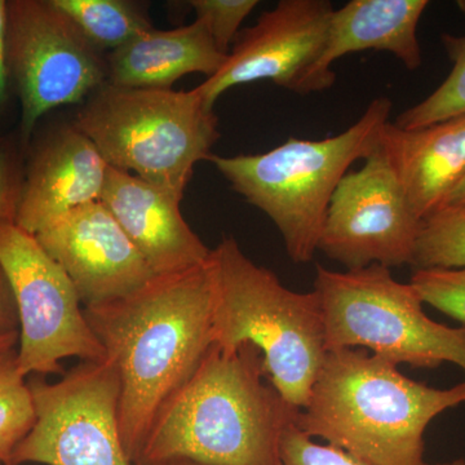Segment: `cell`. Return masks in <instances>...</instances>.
<instances>
[{
	"mask_svg": "<svg viewBox=\"0 0 465 465\" xmlns=\"http://www.w3.org/2000/svg\"><path fill=\"white\" fill-rule=\"evenodd\" d=\"M84 316L121 381L119 432L136 465L155 418L213 347L210 266L154 275L124 298L87 305Z\"/></svg>",
	"mask_w": 465,
	"mask_h": 465,
	"instance_id": "obj_1",
	"label": "cell"
},
{
	"mask_svg": "<svg viewBox=\"0 0 465 465\" xmlns=\"http://www.w3.org/2000/svg\"><path fill=\"white\" fill-rule=\"evenodd\" d=\"M299 411L269 381L255 345H213L162 407L136 465H282L281 440Z\"/></svg>",
	"mask_w": 465,
	"mask_h": 465,
	"instance_id": "obj_2",
	"label": "cell"
},
{
	"mask_svg": "<svg viewBox=\"0 0 465 465\" xmlns=\"http://www.w3.org/2000/svg\"><path fill=\"white\" fill-rule=\"evenodd\" d=\"M464 402L465 381L449 390L428 387L384 358L339 349L327 351L296 425L369 465H430L428 425Z\"/></svg>",
	"mask_w": 465,
	"mask_h": 465,
	"instance_id": "obj_3",
	"label": "cell"
},
{
	"mask_svg": "<svg viewBox=\"0 0 465 465\" xmlns=\"http://www.w3.org/2000/svg\"><path fill=\"white\" fill-rule=\"evenodd\" d=\"M213 345H255L269 381L299 410L307 406L326 358L322 308L316 291L300 293L244 255L232 238L211 250Z\"/></svg>",
	"mask_w": 465,
	"mask_h": 465,
	"instance_id": "obj_4",
	"label": "cell"
},
{
	"mask_svg": "<svg viewBox=\"0 0 465 465\" xmlns=\"http://www.w3.org/2000/svg\"><path fill=\"white\" fill-rule=\"evenodd\" d=\"M393 104L376 97L356 124L321 140L290 137L282 145L253 155H211L232 191L265 213L282 235L296 264L313 259L333 193L349 168L378 149Z\"/></svg>",
	"mask_w": 465,
	"mask_h": 465,
	"instance_id": "obj_5",
	"label": "cell"
},
{
	"mask_svg": "<svg viewBox=\"0 0 465 465\" xmlns=\"http://www.w3.org/2000/svg\"><path fill=\"white\" fill-rule=\"evenodd\" d=\"M74 125L110 167L134 173L182 202L198 162L220 139L213 109L192 91L118 87L91 94Z\"/></svg>",
	"mask_w": 465,
	"mask_h": 465,
	"instance_id": "obj_6",
	"label": "cell"
},
{
	"mask_svg": "<svg viewBox=\"0 0 465 465\" xmlns=\"http://www.w3.org/2000/svg\"><path fill=\"white\" fill-rule=\"evenodd\" d=\"M314 291L322 308L327 351L370 349L390 362L437 369L458 365L465 372V329L434 322L411 283L391 269L370 265L333 272L317 265Z\"/></svg>",
	"mask_w": 465,
	"mask_h": 465,
	"instance_id": "obj_7",
	"label": "cell"
},
{
	"mask_svg": "<svg viewBox=\"0 0 465 465\" xmlns=\"http://www.w3.org/2000/svg\"><path fill=\"white\" fill-rule=\"evenodd\" d=\"M0 266L18 316V370L29 375L65 374L61 361L101 362L105 351L84 316L78 291L35 235L0 220Z\"/></svg>",
	"mask_w": 465,
	"mask_h": 465,
	"instance_id": "obj_8",
	"label": "cell"
},
{
	"mask_svg": "<svg viewBox=\"0 0 465 465\" xmlns=\"http://www.w3.org/2000/svg\"><path fill=\"white\" fill-rule=\"evenodd\" d=\"M35 423L11 465H134L119 432L121 381L115 367L82 361L56 382L27 381Z\"/></svg>",
	"mask_w": 465,
	"mask_h": 465,
	"instance_id": "obj_9",
	"label": "cell"
},
{
	"mask_svg": "<svg viewBox=\"0 0 465 465\" xmlns=\"http://www.w3.org/2000/svg\"><path fill=\"white\" fill-rule=\"evenodd\" d=\"M7 61L24 143L45 113L82 103L108 82V61L52 0L7 2Z\"/></svg>",
	"mask_w": 465,
	"mask_h": 465,
	"instance_id": "obj_10",
	"label": "cell"
},
{
	"mask_svg": "<svg viewBox=\"0 0 465 465\" xmlns=\"http://www.w3.org/2000/svg\"><path fill=\"white\" fill-rule=\"evenodd\" d=\"M421 220L381 148L342 177L333 193L318 251L347 266L412 265Z\"/></svg>",
	"mask_w": 465,
	"mask_h": 465,
	"instance_id": "obj_11",
	"label": "cell"
},
{
	"mask_svg": "<svg viewBox=\"0 0 465 465\" xmlns=\"http://www.w3.org/2000/svg\"><path fill=\"white\" fill-rule=\"evenodd\" d=\"M333 11L327 0H281L238 34L224 66L193 90L210 109L224 92L252 82L298 92L322 51Z\"/></svg>",
	"mask_w": 465,
	"mask_h": 465,
	"instance_id": "obj_12",
	"label": "cell"
},
{
	"mask_svg": "<svg viewBox=\"0 0 465 465\" xmlns=\"http://www.w3.org/2000/svg\"><path fill=\"white\" fill-rule=\"evenodd\" d=\"M35 237L65 271L85 307L124 298L155 275L100 201L66 213Z\"/></svg>",
	"mask_w": 465,
	"mask_h": 465,
	"instance_id": "obj_13",
	"label": "cell"
},
{
	"mask_svg": "<svg viewBox=\"0 0 465 465\" xmlns=\"http://www.w3.org/2000/svg\"><path fill=\"white\" fill-rule=\"evenodd\" d=\"M109 164L74 124L51 134L33 154L15 223L35 235L76 208L100 201Z\"/></svg>",
	"mask_w": 465,
	"mask_h": 465,
	"instance_id": "obj_14",
	"label": "cell"
},
{
	"mask_svg": "<svg viewBox=\"0 0 465 465\" xmlns=\"http://www.w3.org/2000/svg\"><path fill=\"white\" fill-rule=\"evenodd\" d=\"M155 275L206 264L211 250L183 220L180 202L127 171L110 167L100 198Z\"/></svg>",
	"mask_w": 465,
	"mask_h": 465,
	"instance_id": "obj_15",
	"label": "cell"
},
{
	"mask_svg": "<svg viewBox=\"0 0 465 465\" xmlns=\"http://www.w3.org/2000/svg\"><path fill=\"white\" fill-rule=\"evenodd\" d=\"M428 5L427 0H351L335 9L322 51L296 94L331 88L336 79L333 63L357 52H388L406 69H419L423 56L418 26Z\"/></svg>",
	"mask_w": 465,
	"mask_h": 465,
	"instance_id": "obj_16",
	"label": "cell"
},
{
	"mask_svg": "<svg viewBox=\"0 0 465 465\" xmlns=\"http://www.w3.org/2000/svg\"><path fill=\"white\" fill-rule=\"evenodd\" d=\"M379 148L423 222L446 207L465 177V115L415 130L388 122Z\"/></svg>",
	"mask_w": 465,
	"mask_h": 465,
	"instance_id": "obj_17",
	"label": "cell"
},
{
	"mask_svg": "<svg viewBox=\"0 0 465 465\" xmlns=\"http://www.w3.org/2000/svg\"><path fill=\"white\" fill-rule=\"evenodd\" d=\"M226 57L200 21L166 32L154 27L109 54L108 84L173 90L174 82L191 73L215 75Z\"/></svg>",
	"mask_w": 465,
	"mask_h": 465,
	"instance_id": "obj_18",
	"label": "cell"
},
{
	"mask_svg": "<svg viewBox=\"0 0 465 465\" xmlns=\"http://www.w3.org/2000/svg\"><path fill=\"white\" fill-rule=\"evenodd\" d=\"M99 52H114L154 29L143 5L127 0H52Z\"/></svg>",
	"mask_w": 465,
	"mask_h": 465,
	"instance_id": "obj_19",
	"label": "cell"
},
{
	"mask_svg": "<svg viewBox=\"0 0 465 465\" xmlns=\"http://www.w3.org/2000/svg\"><path fill=\"white\" fill-rule=\"evenodd\" d=\"M440 41L452 63L451 72L430 96L397 116V127L415 130L465 115V35L442 34Z\"/></svg>",
	"mask_w": 465,
	"mask_h": 465,
	"instance_id": "obj_20",
	"label": "cell"
},
{
	"mask_svg": "<svg viewBox=\"0 0 465 465\" xmlns=\"http://www.w3.org/2000/svg\"><path fill=\"white\" fill-rule=\"evenodd\" d=\"M35 423L32 391L21 375L17 349L0 351V463L11 465L18 443Z\"/></svg>",
	"mask_w": 465,
	"mask_h": 465,
	"instance_id": "obj_21",
	"label": "cell"
},
{
	"mask_svg": "<svg viewBox=\"0 0 465 465\" xmlns=\"http://www.w3.org/2000/svg\"><path fill=\"white\" fill-rule=\"evenodd\" d=\"M411 266L465 268V208L445 207L421 222Z\"/></svg>",
	"mask_w": 465,
	"mask_h": 465,
	"instance_id": "obj_22",
	"label": "cell"
},
{
	"mask_svg": "<svg viewBox=\"0 0 465 465\" xmlns=\"http://www.w3.org/2000/svg\"><path fill=\"white\" fill-rule=\"evenodd\" d=\"M410 283L424 304L454 318L465 329V268L415 269Z\"/></svg>",
	"mask_w": 465,
	"mask_h": 465,
	"instance_id": "obj_23",
	"label": "cell"
},
{
	"mask_svg": "<svg viewBox=\"0 0 465 465\" xmlns=\"http://www.w3.org/2000/svg\"><path fill=\"white\" fill-rule=\"evenodd\" d=\"M195 20L206 27L217 50L228 56L242 23L259 5L258 0H192Z\"/></svg>",
	"mask_w": 465,
	"mask_h": 465,
	"instance_id": "obj_24",
	"label": "cell"
},
{
	"mask_svg": "<svg viewBox=\"0 0 465 465\" xmlns=\"http://www.w3.org/2000/svg\"><path fill=\"white\" fill-rule=\"evenodd\" d=\"M282 465H369L336 446L320 445L295 423L284 430L281 440Z\"/></svg>",
	"mask_w": 465,
	"mask_h": 465,
	"instance_id": "obj_25",
	"label": "cell"
},
{
	"mask_svg": "<svg viewBox=\"0 0 465 465\" xmlns=\"http://www.w3.org/2000/svg\"><path fill=\"white\" fill-rule=\"evenodd\" d=\"M23 183L16 148L8 140L0 139V220L16 219Z\"/></svg>",
	"mask_w": 465,
	"mask_h": 465,
	"instance_id": "obj_26",
	"label": "cell"
},
{
	"mask_svg": "<svg viewBox=\"0 0 465 465\" xmlns=\"http://www.w3.org/2000/svg\"><path fill=\"white\" fill-rule=\"evenodd\" d=\"M18 332L16 302L7 277L0 266V338Z\"/></svg>",
	"mask_w": 465,
	"mask_h": 465,
	"instance_id": "obj_27",
	"label": "cell"
},
{
	"mask_svg": "<svg viewBox=\"0 0 465 465\" xmlns=\"http://www.w3.org/2000/svg\"><path fill=\"white\" fill-rule=\"evenodd\" d=\"M9 75L7 61V2L0 0V108L7 100Z\"/></svg>",
	"mask_w": 465,
	"mask_h": 465,
	"instance_id": "obj_28",
	"label": "cell"
},
{
	"mask_svg": "<svg viewBox=\"0 0 465 465\" xmlns=\"http://www.w3.org/2000/svg\"><path fill=\"white\" fill-rule=\"evenodd\" d=\"M446 207L465 208V177L450 195Z\"/></svg>",
	"mask_w": 465,
	"mask_h": 465,
	"instance_id": "obj_29",
	"label": "cell"
},
{
	"mask_svg": "<svg viewBox=\"0 0 465 465\" xmlns=\"http://www.w3.org/2000/svg\"><path fill=\"white\" fill-rule=\"evenodd\" d=\"M16 345H18V332L0 338V351L16 348Z\"/></svg>",
	"mask_w": 465,
	"mask_h": 465,
	"instance_id": "obj_30",
	"label": "cell"
},
{
	"mask_svg": "<svg viewBox=\"0 0 465 465\" xmlns=\"http://www.w3.org/2000/svg\"><path fill=\"white\" fill-rule=\"evenodd\" d=\"M158 465H202L195 463V461L186 460V459H173V460L164 461Z\"/></svg>",
	"mask_w": 465,
	"mask_h": 465,
	"instance_id": "obj_31",
	"label": "cell"
},
{
	"mask_svg": "<svg viewBox=\"0 0 465 465\" xmlns=\"http://www.w3.org/2000/svg\"><path fill=\"white\" fill-rule=\"evenodd\" d=\"M434 465H465L464 459H455L452 461H446V463H439Z\"/></svg>",
	"mask_w": 465,
	"mask_h": 465,
	"instance_id": "obj_32",
	"label": "cell"
},
{
	"mask_svg": "<svg viewBox=\"0 0 465 465\" xmlns=\"http://www.w3.org/2000/svg\"><path fill=\"white\" fill-rule=\"evenodd\" d=\"M457 5L459 8V11H460L461 14H463L464 17H465V0H459V2H457Z\"/></svg>",
	"mask_w": 465,
	"mask_h": 465,
	"instance_id": "obj_33",
	"label": "cell"
},
{
	"mask_svg": "<svg viewBox=\"0 0 465 465\" xmlns=\"http://www.w3.org/2000/svg\"><path fill=\"white\" fill-rule=\"evenodd\" d=\"M0 465H3L2 463H0Z\"/></svg>",
	"mask_w": 465,
	"mask_h": 465,
	"instance_id": "obj_34",
	"label": "cell"
}]
</instances>
